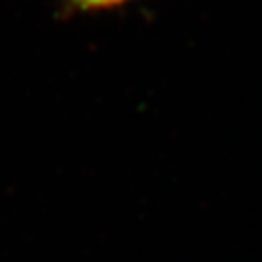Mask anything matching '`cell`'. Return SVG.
Here are the masks:
<instances>
[{"label":"cell","instance_id":"6da1fadb","mask_svg":"<svg viewBox=\"0 0 262 262\" xmlns=\"http://www.w3.org/2000/svg\"><path fill=\"white\" fill-rule=\"evenodd\" d=\"M72 2L82 8H103V6H113V4H119L124 0H72Z\"/></svg>","mask_w":262,"mask_h":262}]
</instances>
